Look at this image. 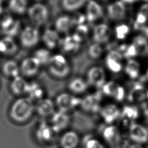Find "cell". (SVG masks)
Instances as JSON below:
<instances>
[{
  "mask_svg": "<svg viewBox=\"0 0 148 148\" xmlns=\"http://www.w3.org/2000/svg\"><path fill=\"white\" fill-rule=\"evenodd\" d=\"M133 44L136 49L138 55L145 56L148 54V42L143 36H136L134 39Z\"/></svg>",
  "mask_w": 148,
  "mask_h": 148,
  "instance_id": "cell-29",
  "label": "cell"
},
{
  "mask_svg": "<svg viewBox=\"0 0 148 148\" xmlns=\"http://www.w3.org/2000/svg\"><path fill=\"white\" fill-rule=\"evenodd\" d=\"M130 136L132 140L137 143H145L148 140V132L143 126L132 124L130 126Z\"/></svg>",
  "mask_w": 148,
  "mask_h": 148,
  "instance_id": "cell-20",
  "label": "cell"
},
{
  "mask_svg": "<svg viewBox=\"0 0 148 148\" xmlns=\"http://www.w3.org/2000/svg\"><path fill=\"white\" fill-rule=\"evenodd\" d=\"M147 148H148V147H147Z\"/></svg>",
  "mask_w": 148,
  "mask_h": 148,
  "instance_id": "cell-54",
  "label": "cell"
},
{
  "mask_svg": "<svg viewBox=\"0 0 148 148\" xmlns=\"http://www.w3.org/2000/svg\"><path fill=\"white\" fill-rule=\"evenodd\" d=\"M130 148H142L139 145H134L130 147Z\"/></svg>",
  "mask_w": 148,
  "mask_h": 148,
  "instance_id": "cell-48",
  "label": "cell"
},
{
  "mask_svg": "<svg viewBox=\"0 0 148 148\" xmlns=\"http://www.w3.org/2000/svg\"><path fill=\"white\" fill-rule=\"evenodd\" d=\"M68 88L74 94H81L87 90V84L82 78H75L69 83Z\"/></svg>",
  "mask_w": 148,
  "mask_h": 148,
  "instance_id": "cell-28",
  "label": "cell"
},
{
  "mask_svg": "<svg viewBox=\"0 0 148 148\" xmlns=\"http://www.w3.org/2000/svg\"><path fill=\"white\" fill-rule=\"evenodd\" d=\"M99 113L106 124H112L120 115V110L116 105L113 103L101 106Z\"/></svg>",
  "mask_w": 148,
  "mask_h": 148,
  "instance_id": "cell-12",
  "label": "cell"
},
{
  "mask_svg": "<svg viewBox=\"0 0 148 148\" xmlns=\"http://www.w3.org/2000/svg\"><path fill=\"white\" fill-rule=\"evenodd\" d=\"M103 50L101 45L98 43H94L89 46L88 49V56L94 60L99 58L102 53Z\"/></svg>",
  "mask_w": 148,
  "mask_h": 148,
  "instance_id": "cell-36",
  "label": "cell"
},
{
  "mask_svg": "<svg viewBox=\"0 0 148 148\" xmlns=\"http://www.w3.org/2000/svg\"><path fill=\"white\" fill-rule=\"evenodd\" d=\"M88 83L97 88H102L105 83V73L100 66L91 68L87 73Z\"/></svg>",
  "mask_w": 148,
  "mask_h": 148,
  "instance_id": "cell-9",
  "label": "cell"
},
{
  "mask_svg": "<svg viewBox=\"0 0 148 148\" xmlns=\"http://www.w3.org/2000/svg\"><path fill=\"white\" fill-rule=\"evenodd\" d=\"M103 1H106V0H103Z\"/></svg>",
  "mask_w": 148,
  "mask_h": 148,
  "instance_id": "cell-53",
  "label": "cell"
},
{
  "mask_svg": "<svg viewBox=\"0 0 148 148\" xmlns=\"http://www.w3.org/2000/svg\"><path fill=\"white\" fill-rule=\"evenodd\" d=\"M28 15L33 25L40 27L43 25L48 20L49 10L43 4L36 3L28 9Z\"/></svg>",
  "mask_w": 148,
  "mask_h": 148,
  "instance_id": "cell-3",
  "label": "cell"
},
{
  "mask_svg": "<svg viewBox=\"0 0 148 148\" xmlns=\"http://www.w3.org/2000/svg\"><path fill=\"white\" fill-rule=\"evenodd\" d=\"M20 39L23 47H32L37 45L39 42V31L36 27L27 26L21 31Z\"/></svg>",
  "mask_w": 148,
  "mask_h": 148,
  "instance_id": "cell-7",
  "label": "cell"
},
{
  "mask_svg": "<svg viewBox=\"0 0 148 148\" xmlns=\"http://www.w3.org/2000/svg\"><path fill=\"white\" fill-rule=\"evenodd\" d=\"M20 68L17 64L13 60L7 61L4 63L2 66L3 73L8 76L16 77L19 76Z\"/></svg>",
  "mask_w": 148,
  "mask_h": 148,
  "instance_id": "cell-27",
  "label": "cell"
},
{
  "mask_svg": "<svg viewBox=\"0 0 148 148\" xmlns=\"http://www.w3.org/2000/svg\"><path fill=\"white\" fill-rule=\"evenodd\" d=\"M81 39L75 34L71 36H66L59 40L58 45L60 49L65 53L76 51L80 46Z\"/></svg>",
  "mask_w": 148,
  "mask_h": 148,
  "instance_id": "cell-14",
  "label": "cell"
},
{
  "mask_svg": "<svg viewBox=\"0 0 148 148\" xmlns=\"http://www.w3.org/2000/svg\"><path fill=\"white\" fill-rule=\"evenodd\" d=\"M34 111L35 105L33 101L28 97H22L13 102L9 114L13 121L23 123L31 119Z\"/></svg>",
  "mask_w": 148,
  "mask_h": 148,
  "instance_id": "cell-1",
  "label": "cell"
},
{
  "mask_svg": "<svg viewBox=\"0 0 148 148\" xmlns=\"http://www.w3.org/2000/svg\"><path fill=\"white\" fill-rule=\"evenodd\" d=\"M84 148H105L103 144L97 138L87 136L83 140Z\"/></svg>",
  "mask_w": 148,
  "mask_h": 148,
  "instance_id": "cell-33",
  "label": "cell"
},
{
  "mask_svg": "<svg viewBox=\"0 0 148 148\" xmlns=\"http://www.w3.org/2000/svg\"><path fill=\"white\" fill-rule=\"evenodd\" d=\"M136 55H138L136 49L133 43L128 46L125 51L123 54V56L127 58L135 57Z\"/></svg>",
  "mask_w": 148,
  "mask_h": 148,
  "instance_id": "cell-43",
  "label": "cell"
},
{
  "mask_svg": "<svg viewBox=\"0 0 148 148\" xmlns=\"http://www.w3.org/2000/svg\"><path fill=\"white\" fill-rule=\"evenodd\" d=\"M27 94L28 98L32 101L34 100L38 101L43 98L44 91L38 83L34 82L29 83Z\"/></svg>",
  "mask_w": 148,
  "mask_h": 148,
  "instance_id": "cell-26",
  "label": "cell"
},
{
  "mask_svg": "<svg viewBox=\"0 0 148 148\" xmlns=\"http://www.w3.org/2000/svg\"><path fill=\"white\" fill-rule=\"evenodd\" d=\"M40 65L39 61L34 57H28L22 61L20 71L24 76H33L38 72Z\"/></svg>",
  "mask_w": 148,
  "mask_h": 148,
  "instance_id": "cell-13",
  "label": "cell"
},
{
  "mask_svg": "<svg viewBox=\"0 0 148 148\" xmlns=\"http://www.w3.org/2000/svg\"><path fill=\"white\" fill-rule=\"evenodd\" d=\"M79 143V135L74 131H65L60 139L61 148H76Z\"/></svg>",
  "mask_w": 148,
  "mask_h": 148,
  "instance_id": "cell-16",
  "label": "cell"
},
{
  "mask_svg": "<svg viewBox=\"0 0 148 148\" xmlns=\"http://www.w3.org/2000/svg\"><path fill=\"white\" fill-rule=\"evenodd\" d=\"M108 17L112 20L119 21L125 16V8L122 1H116L107 7Z\"/></svg>",
  "mask_w": 148,
  "mask_h": 148,
  "instance_id": "cell-17",
  "label": "cell"
},
{
  "mask_svg": "<svg viewBox=\"0 0 148 148\" xmlns=\"http://www.w3.org/2000/svg\"><path fill=\"white\" fill-rule=\"evenodd\" d=\"M140 12L145 14L148 17V4L143 5L140 8Z\"/></svg>",
  "mask_w": 148,
  "mask_h": 148,
  "instance_id": "cell-45",
  "label": "cell"
},
{
  "mask_svg": "<svg viewBox=\"0 0 148 148\" xmlns=\"http://www.w3.org/2000/svg\"><path fill=\"white\" fill-rule=\"evenodd\" d=\"M34 57L39 61L40 64H47L51 57L49 50L43 48L38 49L35 52Z\"/></svg>",
  "mask_w": 148,
  "mask_h": 148,
  "instance_id": "cell-35",
  "label": "cell"
},
{
  "mask_svg": "<svg viewBox=\"0 0 148 148\" xmlns=\"http://www.w3.org/2000/svg\"><path fill=\"white\" fill-rule=\"evenodd\" d=\"M123 2H126V3H133L138 0H121Z\"/></svg>",
  "mask_w": 148,
  "mask_h": 148,
  "instance_id": "cell-47",
  "label": "cell"
},
{
  "mask_svg": "<svg viewBox=\"0 0 148 148\" xmlns=\"http://www.w3.org/2000/svg\"><path fill=\"white\" fill-rule=\"evenodd\" d=\"M103 16V9L101 6L96 1L90 0L86 7V20L92 23Z\"/></svg>",
  "mask_w": 148,
  "mask_h": 148,
  "instance_id": "cell-18",
  "label": "cell"
},
{
  "mask_svg": "<svg viewBox=\"0 0 148 148\" xmlns=\"http://www.w3.org/2000/svg\"><path fill=\"white\" fill-rule=\"evenodd\" d=\"M147 97V92L144 87L138 83L133 84L130 91L128 99L129 101L134 103L144 102Z\"/></svg>",
  "mask_w": 148,
  "mask_h": 148,
  "instance_id": "cell-19",
  "label": "cell"
},
{
  "mask_svg": "<svg viewBox=\"0 0 148 148\" xmlns=\"http://www.w3.org/2000/svg\"><path fill=\"white\" fill-rule=\"evenodd\" d=\"M121 116L124 119L134 120L138 117V111L136 107L131 106H125L124 107Z\"/></svg>",
  "mask_w": 148,
  "mask_h": 148,
  "instance_id": "cell-34",
  "label": "cell"
},
{
  "mask_svg": "<svg viewBox=\"0 0 148 148\" xmlns=\"http://www.w3.org/2000/svg\"><path fill=\"white\" fill-rule=\"evenodd\" d=\"M148 17L143 13L139 12L136 18L135 22L134 23V28L135 29H139L141 27L143 26L147 21Z\"/></svg>",
  "mask_w": 148,
  "mask_h": 148,
  "instance_id": "cell-40",
  "label": "cell"
},
{
  "mask_svg": "<svg viewBox=\"0 0 148 148\" xmlns=\"http://www.w3.org/2000/svg\"><path fill=\"white\" fill-rule=\"evenodd\" d=\"M20 28V23L18 20H14V21L6 29L2 30V32L6 34L7 36H9V37H13L16 36Z\"/></svg>",
  "mask_w": 148,
  "mask_h": 148,
  "instance_id": "cell-37",
  "label": "cell"
},
{
  "mask_svg": "<svg viewBox=\"0 0 148 148\" xmlns=\"http://www.w3.org/2000/svg\"><path fill=\"white\" fill-rule=\"evenodd\" d=\"M109 38V28L107 24L101 23L97 25L93 30V39L95 43H102Z\"/></svg>",
  "mask_w": 148,
  "mask_h": 148,
  "instance_id": "cell-21",
  "label": "cell"
},
{
  "mask_svg": "<svg viewBox=\"0 0 148 148\" xmlns=\"http://www.w3.org/2000/svg\"><path fill=\"white\" fill-rule=\"evenodd\" d=\"M105 62L108 68L113 72L118 73L122 69L121 64L118 60L106 57Z\"/></svg>",
  "mask_w": 148,
  "mask_h": 148,
  "instance_id": "cell-38",
  "label": "cell"
},
{
  "mask_svg": "<svg viewBox=\"0 0 148 148\" xmlns=\"http://www.w3.org/2000/svg\"><path fill=\"white\" fill-rule=\"evenodd\" d=\"M88 32V28L85 24H82L77 26L75 34L82 40L87 35Z\"/></svg>",
  "mask_w": 148,
  "mask_h": 148,
  "instance_id": "cell-41",
  "label": "cell"
},
{
  "mask_svg": "<svg viewBox=\"0 0 148 148\" xmlns=\"http://www.w3.org/2000/svg\"><path fill=\"white\" fill-rule=\"evenodd\" d=\"M73 25L72 18L65 15L59 17L55 22L56 31L61 33H65L69 31Z\"/></svg>",
  "mask_w": 148,
  "mask_h": 148,
  "instance_id": "cell-25",
  "label": "cell"
},
{
  "mask_svg": "<svg viewBox=\"0 0 148 148\" xmlns=\"http://www.w3.org/2000/svg\"><path fill=\"white\" fill-rule=\"evenodd\" d=\"M147 77H148V70H147Z\"/></svg>",
  "mask_w": 148,
  "mask_h": 148,
  "instance_id": "cell-50",
  "label": "cell"
},
{
  "mask_svg": "<svg viewBox=\"0 0 148 148\" xmlns=\"http://www.w3.org/2000/svg\"><path fill=\"white\" fill-rule=\"evenodd\" d=\"M14 20L13 19V18L10 16H7L5 17H4L2 20L0 24L2 30H3L6 29L7 27H8L14 21Z\"/></svg>",
  "mask_w": 148,
  "mask_h": 148,
  "instance_id": "cell-44",
  "label": "cell"
},
{
  "mask_svg": "<svg viewBox=\"0 0 148 148\" xmlns=\"http://www.w3.org/2000/svg\"><path fill=\"white\" fill-rule=\"evenodd\" d=\"M129 31L130 28L126 24H120L115 28L116 36L119 39H124L129 33Z\"/></svg>",
  "mask_w": 148,
  "mask_h": 148,
  "instance_id": "cell-39",
  "label": "cell"
},
{
  "mask_svg": "<svg viewBox=\"0 0 148 148\" xmlns=\"http://www.w3.org/2000/svg\"><path fill=\"white\" fill-rule=\"evenodd\" d=\"M29 83L23 77L18 76L14 77L10 84V89L13 94L21 95L27 94Z\"/></svg>",
  "mask_w": 148,
  "mask_h": 148,
  "instance_id": "cell-22",
  "label": "cell"
},
{
  "mask_svg": "<svg viewBox=\"0 0 148 148\" xmlns=\"http://www.w3.org/2000/svg\"><path fill=\"white\" fill-rule=\"evenodd\" d=\"M71 18L73 24L76 25L77 26L83 24L84 21L86 20V15L80 13H75L73 17H72Z\"/></svg>",
  "mask_w": 148,
  "mask_h": 148,
  "instance_id": "cell-42",
  "label": "cell"
},
{
  "mask_svg": "<svg viewBox=\"0 0 148 148\" xmlns=\"http://www.w3.org/2000/svg\"><path fill=\"white\" fill-rule=\"evenodd\" d=\"M144 1H148V0H144Z\"/></svg>",
  "mask_w": 148,
  "mask_h": 148,
  "instance_id": "cell-52",
  "label": "cell"
},
{
  "mask_svg": "<svg viewBox=\"0 0 148 148\" xmlns=\"http://www.w3.org/2000/svg\"><path fill=\"white\" fill-rule=\"evenodd\" d=\"M71 120L69 113L58 110L50 116L49 124L54 132L57 134L66 130L69 125Z\"/></svg>",
  "mask_w": 148,
  "mask_h": 148,
  "instance_id": "cell-5",
  "label": "cell"
},
{
  "mask_svg": "<svg viewBox=\"0 0 148 148\" xmlns=\"http://www.w3.org/2000/svg\"><path fill=\"white\" fill-rule=\"evenodd\" d=\"M2 9H3V8L2 5V2H1V0H0V14L2 12Z\"/></svg>",
  "mask_w": 148,
  "mask_h": 148,
  "instance_id": "cell-49",
  "label": "cell"
},
{
  "mask_svg": "<svg viewBox=\"0 0 148 148\" xmlns=\"http://www.w3.org/2000/svg\"><path fill=\"white\" fill-rule=\"evenodd\" d=\"M56 134L50 125L45 121L39 124L35 131L36 139L42 144H49L51 142Z\"/></svg>",
  "mask_w": 148,
  "mask_h": 148,
  "instance_id": "cell-8",
  "label": "cell"
},
{
  "mask_svg": "<svg viewBox=\"0 0 148 148\" xmlns=\"http://www.w3.org/2000/svg\"><path fill=\"white\" fill-rule=\"evenodd\" d=\"M36 1H41V0H36Z\"/></svg>",
  "mask_w": 148,
  "mask_h": 148,
  "instance_id": "cell-51",
  "label": "cell"
},
{
  "mask_svg": "<svg viewBox=\"0 0 148 148\" xmlns=\"http://www.w3.org/2000/svg\"><path fill=\"white\" fill-rule=\"evenodd\" d=\"M87 0H62V7L66 11L72 12L82 7Z\"/></svg>",
  "mask_w": 148,
  "mask_h": 148,
  "instance_id": "cell-31",
  "label": "cell"
},
{
  "mask_svg": "<svg viewBox=\"0 0 148 148\" xmlns=\"http://www.w3.org/2000/svg\"><path fill=\"white\" fill-rule=\"evenodd\" d=\"M50 73L57 78L66 77L70 72V66L65 57L61 54L51 56L47 63Z\"/></svg>",
  "mask_w": 148,
  "mask_h": 148,
  "instance_id": "cell-2",
  "label": "cell"
},
{
  "mask_svg": "<svg viewBox=\"0 0 148 148\" xmlns=\"http://www.w3.org/2000/svg\"><path fill=\"white\" fill-rule=\"evenodd\" d=\"M59 36L57 32L50 28L46 29L42 35V40L49 49H54L59 42Z\"/></svg>",
  "mask_w": 148,
  "mask_h": 148,
  "instance_id": "cell-24",
  "label": "cell"
},
{
  "mask_svg": "<svg viewBox=\"0 0 148 148\" xmlns=\"http://www.w3.org/2000/svg\"><path fill=\"white\" fill-rule=\"evenodd\" d=\"M101 88L103 94L111 97L117 101H121L124 98L125 91L124 88L114 82H105Z\"/></svg>",
  "mask_w": 148,
  "mask_h": 148,
  "instance_id": "cell-10",
  "label": "cell"
},
{
  "mask_svg": "<svg viewBox=\"0 0 148 148\" xmlns=\"http://www.w3.org/2000/svg\"><path fill=\"white\" fill-rule=\"evenodd\" d=\"M56 105L49 98H42L37 101L35 106V110L41 117H50L55 112Z\"/></svg>",
  "mask_w": 148,
  "mask_h": 148,
  "instance_id": "cell-15",
  "label": "cell"
},
{
  "mask_svg": "<svg viewBox=\"0 0 148 148\" xmlns=\"http://www.w3.org/2000/svg\"><path fill=\"white\" fill-rule=\"evenodd\" d=\"M18 50V46L13 39L6 36L0 40V53L5 55H13Z\"/></svg>",
  "mask_w": 148,
  "mask_h": 148,
  "instance_id": "cell-23",
  "label": "cell"
},
{
  "mask_svg": "<svg viewBox=\"0 0 148 148\" xmlns=\"http://www.w3.org/2000/svg\"><path fill=\"white\" fill-rule=\"evenodd\" d=\"M139 29L145 35V36L148 38V27L142 26L140 28H139Z\"/></svg>",
  "mask_w": 148,
  "mask_h": 148,
  "instance_id": "cell-46",
  "label": "cell"
},
{
  "mask_svg": "<svg viewBox=\"0 0 148 148\" xmlns=\"http://www.w3.org/2000/svg\"><path fill=\"white\" fill-rule=\"evenodd\" d=\"M101 99L102 92L101 91L88 94L81 99L80 106L86 112L92 113L99 112L101 108Z\"/></svg>",
  "mask_w": 148,
  "mask_h": 148,
  "instance_id": "cell-6",
  "label": "cell"
},
{
  "mask_svg": "<svg viewBox=\"0 0 148 148\" xmlns=\"http://www.w3.org/2000/svg\"><path fill=\"white\" fill-rule=\"evenodd\" d=\"M27 5V0H10L9 2V8L10 10L20 14L25 12Z\"/></svg>",
  "mask_w": 148,
  "mask_h": 148,
  "instance_id": "cell-30",
  "label": "cell"
},
{
  "mask_svg": "<svg viewBox=\"0 0 148 148\" xmlns=\"http://www.w3.org/2000/svg\"><path fill=\"white\" fill-rule=\"evenodd\" d=\"M80 102L81 98L69 93L62 92L56 97L55 105L58 110L69 113V112L80 106Z\"/></svg>",
  "mask_w": 148,
  "mask_h": 148,
  "instance_id": "cell-4",
  "label": "cell"
},
{
  "mask_svg": "<svg viewBox=\"0 0 148 148\" xmlns=\"http://www.w3.org/2000/svg\"><path fill=\"white\" fill-rule=\"evenodd\" d=\"M102 139L110 145L117 144L120 140V135L118 129L112 124H106L101 127L99 130Z\"/></svg>",
  "mask_w": 148,
  "mask_h": 148,
  "instance_id": "cell-11",
  "label": "cell"
},
{
  "mask_svg": "<svg viewBox=\"0 0 148 148\" xmlns=\"http://www.w3.org/2000/svg\"><path fill=\"white\" fill-rule=\"evenodd\" d=\"M139 69L140 65L137 61L134 60H130L127 64L125 71L131 78L136 79L138 77Z\"/></svg>",
  "mask_w": 148,
  "mask_h": 148,
  "instance_id": "cell-32",
  "label": "cell"
}]
</instances>
